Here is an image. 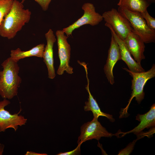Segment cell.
<instances>
[{"label":"cell","instance_id":"1","mask_svg":"<svg viewBox=\"0 0 155 155\" xmlns=\"http://www.w3.org/2000/svg\"><path fill=\"white\" fill-rule=\"evenodd\" d=\"M31 13L24 8L23 3L14 0L11 9L0 25V35L8 39L13 38L30 19Z\"/></svg>","mask_w":155,"mask_h":155},{"label":"cell","instance_id":"2","mask_svg":"<svg viewBox=\"0 0 155 155\" xmlns=\"http://www.w3.org/2000/svg\"><path fill=\"white\" fill-rule=\"evenodd\" d=\"M3 70L0 75V95L4 99H10L18 94L22 80L18 75V62L10 57L1 64Z\"/></svg>","mask_w":155,"mask_h":155},{"label":"cell","instance_id":"3","mask_svg":"<svg viewBox=\"0 0 155 155\" xmlns=\"http://www.w3.org/2000/svg\"><path fill=\"white\" fill-rule=\"evenodd\" d=\"M123 69L128 72L132 77L131 89L132 90L131 96L127 106L121 111L120 118L123 117L127 113L129 104L134 98L138 104H140L144 98L145 93L144 88L149 80L155 77V65L153 64L151 68L148 71L142 72H135L130 71L128 69Z\"/></svg>","mask_w":155,"mask_h":155},{"label":"cell","instance_id":"4","mask_svg":"<svg viewBox=\"0 0 155 155\" xmlns=\"http://www.w3.org/2000/svg\"><path fill=\"white\" fill-rule=\"evenodd\" d=\"M118 11L129 21L133 31L141 38L145 43L155 42V31L149 28L140 13L119 7Z\"/></svg>","mask_w":155,"mask_h":155},{"label":"cell","instance_id":"5","mask_svg":"<svg viewBox=\"0 0 155 155\" xmlns=\"http://www.w3.org/2000/svg\"><path fill=\"white\" fill-rule=\"evenodd\" d=\"M102 16L106 23L109 24L118 36L124 41L129 33L133 31L129 21L115 8L104 12Z\"/></svg>","mask_w":155,"mask_h":155},{"label":"cell","instance_id":"6","mask_svg":"<svg viewBox=\"0 0 155 155\" xmlns=\"http://www.w3.org/2000/svg\"><path fill=\"white\" fill-rule=\"evenodd\" d=\"M82 9L84 11L83 16L72 24L63 29V31L67 36H71L74 30L84 25L95 26L99 24L103 20L102 15L96 12L93 4L85 3L82 5Z\"/></svg>","mask_w":155,"mask_h":155},{"label":"cell","instance_id":"7","mask_svg":"<svg viewBox=\"0 0 155 155\" xmlns=\"http://www.w3.org/2000/svg\"><path fill=\"white\" fill-rule=\"evenodd\" d=\"M57 38L58 54L60 63L57 74H63L65 71L69 74L73 73V68L69 65L71 48L67 41L68 37L63 30H57L55 33Z\"/></svg>","mask_w":155,"mask_h":155},{"label":"cell","instance_id":"8","mask_svg":"<svg viewBox=\"0 0 155 155\" xmlns=\"http://www.w3.org/2000/svg\"><path fill=\"white\" fill-rule=\"evenodd\" d=\"M93 118L90 121L85 123L81 127V133L77 141L81 145L85 141L95 139L99 140L102 137H111L113 134L109 133L98 120Z\"/></svg>","mask_w":155,"mask_h":155},{"label":"cell","instance_id":"9","mask_svg":"<svg viewBox=\"0 0 155 155\" xmlns=\"http://www.w3.org/2000/svg\"><path fill=\"white\" fill-rule=\"evenodd\" d=\"M9 101L6 99L0 101V132H4L9 128L13 129L16 131L18 126L25 125L27 119L21 115H18L20 111L18 113L11 114L5 110L4 108L10 104Z\"/></svg>","mask_w":155,"mask_h":155},{"label":"cell","instance_id":"10","mask_svg":"<svg viewBox=\"0 0 155 155\" xmlns=\"http://www.w3.org/2000/svg\"><path fill=\"white\" fill-rule=\"evenodd\" d=\"M111 34L110 45L104 70L108 82L111 85H113L115 83L113 68L117 62L121 60V55L119 46L113 35Z\"/></svg>","mask_w":155,"mask_h":155},{"label":"cell","instance_id":"11","mask_svg":"<svg viewBox=\"0 0 155 155\" xmlns=\"http://www.w3.org/2000/svg\"><path fill=\"white\" fill-rule=\"evenodd\" d=\"M124 41L134 59L139 64H141L142 60L145 58L144 54L145 46L143 41L138 35L131 31Z\"/></svg>","mask_w":155,"mask_h":155},{"label":"cell","instance_id":"12","mask_svg":"<svg viewBox=\"0 0 155 155\" xmlns=\"http://www.w3.org/2000/svg\"><path fill=\"white\" fill-rule=\"evenodd\" d=\"M105 25L110 30L111 33L118 43L120 49L121 60L123 61L127 65L129 69L135 72H142L145 70L131 56V54L127 49L125 42L121 39L116 34L111 26L106 23Z\"/></svg>","mask_w":155,"mask_h":155},{"label":"cell","instance_id":"13","mask_svg":"<svg viewBox=\"0 0 155 155\" xmlns=\"http://www.w3.org/2000/svg\"><path fill=\"white\" fill-rule=\"evenodd\" d=\"M45 36L46 40V44L44 48L43 57V61L47 68L48 78L53 79L56 75L54 65L53 47L56 39L53 31L51 29L46 33Z\"/></svg>","mask_w":155,"mask_h":155},{"label":"cell","instance_id":"14","mask_svg":"<svg viewBox=\"0 0 155 155\" xmlns=\"http://www.w3.org/2000/svg\"><path fill=\"white\" fill-rule=\"evenodd\" d=\"M136 120L140 122L138 125L131 131L125 132L119 131L115 134H122L121 137L124 136L127 134L133 133L138 135L142 132L146 128L155 127V104H153L151 106L149 111L146 113L143 114H138L136 116Z\"/></svg>","mask_w":155,"mask_h":155},{"label":"cell","instance_id":"15","mask_svg":"<svg viewBox=\"0 0 155 155\" xmlns=\"http://www.w3.org/2000/svg\"><path fill=\"white\" fill-rule=\"evenodd\" d=\"M80 65L84 68L85 71L87 81V85L86 88L89 94L88 101L85 102V106H84V111H91L93 113L94 118L98 119L100 116L104 117L109 119L111 122H114L115 119L113 118V115L101 111L96 100L94 99L90 92L89 88V80L88 77L87 64L85 62H82L80 63Z\"/></svg>","mask_w":155,"mask_h":155},{"label":"cell","instance_id":"16","mask_svg":"<svg viewBox=\"0 0 155 155\" xmlns=\"http://www.w3.org/2000/svg\"><path fill=\"white\" fill-rule=\"evenodd\" d=\"M45 48L44 44H40L27 51H22L18 48L11 51L10 57L14 61L18 62L19 60L24 58L36 57L43 58Z\"/></svg>","mask_w":155,"mask_h":155},{"label":"cell","instance_id":"17","mask_svg":"<svg viewBox=\"0 0 155 155\" xmlns=\"http://www.w3.org/2000/svg\"><path fill=\"white\" fill-rule=\"evenodd\" d=\"M117 5L130 11L141 13L147 10L150 3L146 0H119Z\"/></svg>","mask_w":155,"mask_h":155},{"label":"cell","instance_id":"18","mask_svg":"<svg viewBox=\"0 0 155 155\" xmlns=\"http://www.w3.org/2000/svg\"><path fill=\"white\" fill-rule=\"evenodd\" d=\"M13 0H0V25L10 11Z\"/></svg>","mask_w":155,"mask_h":155},{"label":"cell","instance_id":"19","mask_svg":"<svg viewBox=\"0 0 155 155\" xmlns=\"http://www.w3.org/2000/svg\"><path fill=\"white\" fill-rule=\"evenodd\" d=\"M145 20L148 26L152 30L155 31V18L152 17L148 13L147 10L140 13Z\"/></svg>","mask_w":155,"mask_h":155},{"label":"cell","instance_id":"20","mask_svg":"<svg viewBox=\"0 0 155 155\" xmlns=\"http://www.w3.org/2000/svg\"><path fill=\"white\" fill-rule=\"evenodd\" d=\"M139 137L137 139L130 143L126 148L119 152L118 155H129L132 151L133 149L135 144L136 141L138 139H140Z\"/></svg>","mask_w":155,"mask_h":155},{"label":"cell","instance_id":"21","mask_svg":"<svg viewBox=\"0 0 155 155\" xmlns=\"http://www.w3.org/2000/svg\"><path fill=\"white\" fill-rule=\"evenodd\" d=\"M26 0H22L21 2L23 3ZM41 7L42 10L45 11L49 8V5L52 0H34Z\"/></svg>","mask_w":155,"mask_h":155},{"label":"cell","instance_id":"22","mask_svg":"<svg viewBox=\"0 0 155 155\" xmlns=\"http://www.w3.org/2000/svg\"><path fill=\"white\" fill-rule=\"evenodd\" d=\"M81 145L78 144V146L74 149L71 151L65 152H60L57 155H74L80 154Z\"/></svg>","mask_w":155,"mask_h":155},{"label":"cell","instance_id":"23","mask_svg":"<svg viewBox=\"0 0 155 155\" xmlns=\"http://www.w3.org/2000/svg\"><path fill=\"white\" fill-rule=\"evenodd\" d=\"M25 155H46V154H40L36 153L32 151H27Z\"/></svg>","mask_w":155,"mask_h":155},{"label":"cell","instance_id":"24","mask_svg":"<svg viewBox=\"0 0 155 155\" xmlns=\"http://www.w3.org/2000/svg\"><path fill=\"white\" fill-rule=\"evenodd\" d=\"M4 148V145L0 144V155L2 154L3 152Z\"/></svg>","mask_w":155,"mask_h":155},{"label":"cell","instance_id":"25","mask_svg":"<svg viewBox=\"0 0 155 155\" xmlns=\"http://www.w3.org/2000/svg\"><path fill=\"white\" fill-rule=\"evenodd\" d=\"M147 1H148L149 2H150V3H154L155 1V0H146Z\"/></svg>","mask_w":155,"mask_h":155},{"label":"cell","instance_id":"26","mask_svg":"<svg viewBox=\"0 0 155 155\" xmlns=\"http://www.w3.org/2000/svg\"><path fill=\"white\" fill-rule=\"evenodd\" d=\"M1 71H0V74H1Z\"/></svg>","mask_w":155,"mask_h":155},{"label":"cell","instance_id":"27","mask_svg":"<svg viewBox=\"0 0 155 155\" xmlns=\"http://www.w3.org/2000/svg\"></svg>","mask_w":155,"mask_h":155}]
</instances>
